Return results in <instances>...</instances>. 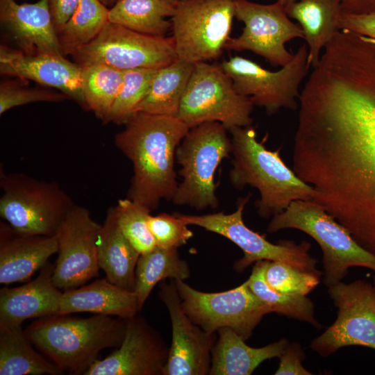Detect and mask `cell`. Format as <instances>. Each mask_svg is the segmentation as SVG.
<instances>
[{
    "label": "cell",
    "mask_w": 375,
    "mask_h": 375,
    "mask_svg": "<svg viewBox=\"0 0 375 375\" xmlns=\"http://www.w3.org/2000/svg\"><path fill=\"white\" fill-rule=\"evenodd\" d=\"M235 17L244 24L242 33L229 38L224 49L251 51L265 58L272 65L283 67L294 56L285 44L303 38L299 24L290 19L285 7L277 1L260 4L249 0H234Z\"/></svg>",
    "instance_id": "cell-15"
},
{
    "label": "cell",
    "mask_w": 375,
    "mask_h": 375,
    "mask_svg": "<svg viewBox=\"0 0 375 375\" xmlns=\"http://www.w3.org/2000/svg\"><path fill=\"white\" fill-rule=\"evenodd\" d=\"M231 134V184L242 190L249 185L257 189L260 198L256 202L258 214L272 217L285 210L297 200H310L313 188L288 167L279 151L268 150L258 142L252 126L233 127Z\"/></svg>",
    "instance_id": "cell-4"
},
{
    "label": "cell",
    "mask_w": 375,
    "mask_h": 375,
    "mask_svg": "<svg viewBox=\"0 0 375 375\" xmlns=\"http://www.w3.org/2000/svg\"><path fill=\"white\" fill-rule=\"evenodd\" d=\"M266 261H257L253 266L247 280L251 291L270 308L272 312L307 322L319 328L321 324L315 319V305L310 299L280 292L267 283L264 276Z\"/></svg>",
    "instance_id": "cell-33"
},
{
    "label": "cell",
    "mask_w": 375,
    "mask_h": 375,
    "mask_svg": "<svg viewBox=\"0 0 375 375\" xmlns=\"http://www.w3.org/2000/svg\"><path fill=\"white\" fill-rule=\"evenodd\" d=\"M101 224L88 208L75 204L60 226L56 238L58 250L52 280L60 290L85 285L99 276L97 239Z\"/></svg>",
    "instance_id": "cell-16"
},
{
    "label": "cell",
    "mask_w": 375,
    "mask_h": 375,
    "mask_svg": "<svg viewBox=\"0 0 375 375\" xmlns=\"http://www.w3.org/2000/svg\"><path fill=\"white\" fill-rule=\"evenodd\" d=\"M290 18L302 28L308 50V61L314 67L328 42L340 30L341 0H299L285 8Z\"/></svg>",
    "instance_id": "cell-26"
},
{
    "label": "cell",
    "mask_w": 375,
    "mask_h": 375,
    "mask_svg": "<svg viewBox=\"0 0 375 375\" xmlns=\"http://www.w3.org/2000/svg\"><path fill=\"white\" fill-rule=\"evenodd\" d=\"M54 264L49 262L28 283L0 290V324H22L31 318L58 315L62 292L52 280Z\"/></svg>",
    "instance_id": "cell-22"
},
{
    "label": "cell",
    "mask_w": 375,
    "mask_h": 375,
    "mask_svg": "<svg viewBox=\"0 0 375 375\" xmlns=\"http://www.w3.org/2000/svg\"><path fill=\"white\" fill-rule=\"evenodd\" d=\"M125 321L119 347L97 360L85 375H163L169 349L165 340L142 316Z\"/></svg>",
    "instance_id": "cell-18"
},
{
    "label": "cell",
    "mask_w": 375,
    "mask_h": 375,
    "mask_svg": "<svg viewBox=\"0 0 375 375\" xmlns=\"http://www.w3.org/2000/svg\"><path fill=\"white\" fill-rule=\"evenodd\" d=\"M164 1H167L169 3H171L172 5H176L178 0H164Z\"/></svg>",
    "instance_id": "cell-45"
},
{
    "label": "cell",
    "mask_w": 375,
    "mask_h": 375,
    "mask_svg": "<svg viewBox=\"0 0 375 375\" xmlns=\"http://www.w3.org/2000/svg\"><path fill=\"white\" fill-rule=\"evenodd\" d=\"M322 274L296 269L278 261H266L264 276L274 290L287 294L306 296L317 288Z\"/></svg>",
    "instance_id": "cell-36"
},
{
    "label": "cell",
    "mask_w": 375,
    "mask_h": 375,
    "mask_svg": "<svg viewBox=\"0 0 375 375\" xmlns=\"http://www.w3.org/2000/svg\"><path fill=\"white\" fill-rule=\"evenodd\" d=\"M34 347L22 324H0V375H60L64 373Z\"/></svg>",
    "instance_id": "cell-27"
},
{
    "label": "cell",
    "mask_w": 375,
    "mask_h": 375,
    "mask_svg": "<svg viewBox=\"0 0 375 375\" xmlns=\"http://www.w3.org/2000/svg\"><path fill=\"white\" fill-rule=\"evenodd\" d=\"M66 98L67 96L60 92L26 88L12 82H3L0 86V115L18 106L38 101L59 102Z\"/></svg>",
    "instance_id": "cell-38"
},
{
    "label": "cell",
    "mask_w": 375,
    "mask_h": 375,
    "mask_svg": "<svg viewBox=\"0 0 375 375\" xmlns=\"http://www.w3.org/2000/svg\"><path fill=\"white\" fill-rule=\"evenodd\" d=\"M338 28L340 30H347L366 36L375 41V10L363 14L341 13Z\"/></svg>",
    "instance_id": "cell-40"
},
{
    "label": "cell",
    "mask_w": 375,
    "mask_h": 375,
    "mask_svg": "<svg viewBox=\"0 0 375 375\" xmlns=\"http://www.w3.org/2000/svg\"><path fill=\"white\" fill-rule=\"evenodd\" d=\"M148 226L156 246L161 247L178 248L187 244L193 236L188 225L176 214L162 212L155 216L150 215Z\"/></svg>",
    "instance_id": "cell-37"
},
{
    "label": "cell",
    "mask_w": 375,
    "mask_h": 375,
    "mask_svg": "<svg viewBox=\"0 0 375 375\" xmlns=\"http://www.w3.org/2000/svg\"><path fill=\"white\" fill-rule=\"evenodd\" d=\"M175 5L164 0H118L109 9L108 20L134 31L164 37L172 28Z\"/></svg>",
    "instance_id": "cell-30"
},
{
    "label": "cell",
    "mask_w": 375,
    "mask_h": 375,
    "mask_svg": "<svg viewBox=\"0 0 375 375\" xmlns=\"http://www.w3.org/2000/svg\"><path fill=\"white\" fill-rule=\"evenodd\" d=\"M80 67L86 108L106 124L112 106L121 89L124 71L104 64Z\"/></svg>",
    "instance_id": "cell-32"
},
{
    "label": "cell",
    "mask_w": 375,
    "mask_h": 375,
    "mask_svg": "<svg viewBox=\"0 0 375 375\" xmlns=\"http://www.w3.org/2000/svg\"><path fill=\"white\" fill-rule=\"evenodd\" d=\"M253 106L249 97L237 92L220 64L201 62L194 64L176 117L190 128L217 122L228 130L251 126Z\"/></svg>",
    "instance_id": "cell-9"
},
{
    "label": "cell",
    "mask_w": 375,
    "mask_h": 375,
    "mask_svg": "<svg viewBox=\"0 0 375 375\" xmlns=\"http://www.w3.org/2000/svg\"><path fill=\"white\" fill-rule=\"evenodd\" d=\"M0 216L26 234L56 235L75 203L57 182L24 173L7 174L0 166Z\"/></svg>",
    "instance_id": "cell-6"
},
{
    "label": "cell",
    "mask_w": 375,
    "mask_h": 375,
    "mask_svg": "<svg viewBox=\"0 0 375 375\" xmlns=\"http://www.w3.org/2000/svg\"><path fill=\"white\" fill-rule=\"evenodd\" d=\"M174 281L185 312L208 333H216L227 327L246 341L263 317L272 312L251 291L247 281L235 288L219 292H201L183 280Z\"/></svg>",
    "instance_id": "cell-11"
},
{
    "label": "cell",
    "mask_w": 375,
    "mask_h": 375,
    "mask_svg": "<svg viewBox=\"0 0 375 375\" xmlns=\"http://www.w3.org/2000/svg\"><path fill=\"white\" fill-rule=\"evenodd\" d=\"M177 249L156 246L140 255L135 268L134 293L140 309L159 282L167 278L185 281L190 277L189 264L181 258Z\"/></svg>",
    "instance_id": "cell-29"
},
{
    "label": "cell",
    "mask_w": 375,
    "mask_h": 375,
    "mask_svg": "<svg viewBox=\"0 0 375 375\" xmlns=\"http://www.w3.org/2000/svg\"><path fill=\"white\" fill-rule=\"evenodd\" d=\"M72 56L79 66L104 64L123 71L160 69L178 59L172 37L140 33L109 21L94 40Z\"/></svg>",
    "instance_id": "cell-13"
},
{
    "label": "cell",
    "mask_w": 375,
    "mask_h": 375,
    "mask_svg": "<svg viewBox=\"0 0 375 375\" xmlns=\"http://www.w3.org/2000/svg\"><path fill=\"white\" fill-rule=\"evenodd\" d=\"M114 207L121 231L140 254L156 247L148 226L149 208L127 197L118 200Z\"/></svg>",
    "instance_id": "cell-35"
},
{
    "label": "cell",
    "mask_w": 375,
    "mask_h": 375,
    "mask_svg": "<svg viewBox=\"0 0 375 375\" xmlns=\"http://www.w3.org/2000/svg\"><path fill=\"white\" fill-rule=\"evenodd\" d=\"M328 295L337 308V317L310 348L323 357L342 347L361 346L375 350V288L372 283L358 279L342 281L328 288Z\"/></svg>",
    "instance_id": "cell-14"
},
{
    "label": "cell",
    "mask_w": 375,
    "mask_h": 375,
    "mask_svg": "<svg viewBox=\"0 0 375 375\" xmlns=\"http://www.w3.org/2000/svg\"><path fill=\"white\" fill-rule=\"evenodd\" d=\"M0 22L24 53L63 55L47 0L22 4L15 0H0Z\"/></svg>",
    "instance_id": "cell-20"
},
{
    "label": "cell",
    "mask_w": 375,
    "mask_h": 375,
    "mask_svg": "<svg viewBox=\"0 0 375 375\" xmlns=\"http://www.w3.org/2000/svg\"><path fill=\"white\" fill-rule=\"evenodd\" d=\"M305 353L299 342L288 344L279 357L280 362L275 375H312L302 365Z\"/></svg>",
    "instance_id": "cell-39"
},
{
    "label": "cell",
    "mask_w": 375,
    "mask_h": 375,
    "mask_svg": "<svg viewBox=\"0 0 375 375\" xmlns=\"http://www.w3.org/2000/svg\"><path fill=\"white\" fill-rule=\"evenodd\" d=\"M109 9L99 0H81L57 33L62 54L72 56L94 40L109 21Z\"/></svg>",
    "instance_id": "cell-31"
},
{
    "label": "cell",
    "mask_w": 375,
    "mask_h": 375,
    "mask_svg": "<svg viewBox=\"0 0 375 375\" xmlns=\"http://www.w3.org/2000/svg\"><path fill=\"white\" fill-rule=\"evenodd\" d=\"M251 194L240 198L236 210L229 214L224 212L201 215L176 214L187 225L197 226L227 238L243 252V257L234 264L238 272H244L259 260L278 261L301 271L323 274L317 268V260L309 251L310 242L280 240L277 244L269 242L265 235L249 228L243 220V212Z\"/></svg>",
    "instance_id": "cell-8"
},
{
    "label": "cell",
    "mask_w": 375,
    "mask_h": 375,
    "mask_svg": "<svg viewBox=\"0 0 375 375\" xmlns=\"http://www.w3.org/2000/svg\"><path fill=\"white\" fill-rule=\"evenodd\" d=\"M308 58V47L303 44L290 62L276 72L238 56L220 65L238 93L249 97L254 106L263 108L268 115H274L283 108L294 110L299 108V87L310 67Z\"/></svg>",
    "instance_id": "cell-12"
},
{
    "label": "cell",
    "mask_w": 375,
    "mask_h": 375,
    "mask_svg": "<svg viewBox=\"0 0 375 375\" xmlns=\"http://www.w3.org/2000/svg\"><path fill=\"white\" fill-rule=\"evenodd\" d=\"M103 5L107 7L113 6L118 0H99Z\"/></svg>",
    "instance_id": "cell-44"
},
{
    "label": "cell",
    "mask_w": 375,
    "mask_h": 375,
    "mask_svg": "<svg viewBox=\"0 0 375 375\" xmlns=\"http://www.w3.org/2000/svg\"><path fill=\"white\" fill-rule=\"evenodd\" d=\"M158 297L167 309L172 329L163 375L209 374L217 333L205 331L189 318L182 308L174 279L160 282Z\"/></svg>",
    "instance_id": "cell-17"
},
{
    "label": "cell",
    "mask_w": 375,
    "mask_h": 375,
    "mask_svg": "<svg viewBox=\"0 0 375 375\" xmlns=\"http://www.w3.org/2000/svg\"><path fill=\"white\" fill-rule=\"evenodd\" d=\"M227 130L219 122H205L190 128L183 138L175 154L182 178L172 200L175 205L197 210L217 208L215 172L231 153Z\"/></svg>",
    "instance_id": "cell-7"
},
{
    "label": "cell",
    "mask_w": 375,
    "mask_h": 375,
    "mask_svg": "<svg viewBox=\"0 0 375 375\" xmlns=\"http://www.w3.org/2000/svg\"><path fill=\"white\" fill-rule=\"evenodd\" d=\"M124 124L114 143L133 165L127 198L156 210L175 194L176 150L190 128L176 117L144 112L133 113Z\"/></svg>",
    "instance_id": "cell-2"
},
{
    "label": "cell",
    "mask_w": 375,
    "mask_h": 375,
    "mask_svg": "<svg viewBox=\"0 0 375 375\" xmlns=\"http://www.w3.org/2000/svg\"><path fill=\"white\" fill-rule=\"evenodd\" d=\"M98 262L106 277L121 288L134 292L135 268L140 253L121 231L115 207L108 209L97 239Z\"/></svg>",
    "instance_id": "cell-25"
},
{
    "label": "cell",
    "mask_w": 375,
    "mask_h": 375,
    "mask_svg": "<svg viewBox=\"0 0 375 375\" xmlns=\"http://www.w3.org/2000/svg\"><path fill=\"white\" fill-rule=\"evenodd\" d=\"M301 231L319 244L322 252L323 281L326 287L341 282L354 267L375 272V255L362 247L349 231L312 199L297 200L272 217L267 231Z\"/></svg>",
    "instance_id": "cell-5"
},
{
    "label": "cell",
    "mask_w": 375,
    "mask_h": 375,
    "mask_svg": "<svg viewBox=\"0 0 375 375\" xmlns=\"http://www.w3.org/2000/svg\"><path fill=\"white\" fill-rule=\"evenodd\" d=\"M277 1L283 7H285V8H286L294 2H296L297 0H277Z\"/></svg>",
    "instance_id": "cell-43"
},
{
    "label": "cell",
    "mask_w": 375,
    "mask_h": 375,
    "mask_svg": "<svg viewBox=\"0 0 375 375\" xmlns=\"http://www.w3.org/2000/svg\"><path fill=\"white\" fill-rule=\"evenodd\" d=\"M81 0H47L53 24L58 33L76 10Z\"/></svg>",
    "instance_id": "cell-41"
},
{
    "label": "cell",
    "mask_w": 375,
    "mask_h": 375,
    "mask_svg": "<svg viewBox=\"0 0 375 375\" xmlns=\"http://www.w3.org/2000/svg\"><path fill=\"white\" fill-rule=\"evenodd\" d=\"M292 169L375 255V67L342 71L314 94L298 118Z\"/></svg>",
    "instance_id": "cell-1"
},
{
    "label": "cell",
    "mask_w": 375,
    "mask_h": 375,
    "mask_svg": "<svg viewBox=\"0 0 375 375\" xmlns=\"http://www.w3.org/2000/svg\"><path fill=\"white\" fill-rule=\"evenodd\" d=\"M0 72L58 90L87 109L81 68L63 55L44 52L28 54L3 44L0 47Z\"/></svg>",
    "instance_id": "cell-19"
},
{
    "label": "cell",
    "mask_w": 375,
    "mask_h": 375,
    "mask_svg": "<svg viewBox=\"0 0 375 375\" xmlns=\"http://www.w3.org/2000/svg\"><path fill=\"white\" fill-rule=\"evenodd\" d=\"M140 310L134 292L121 288L106 277L62 292L58 315L91 312L127 319Z\"/></svg>",
    "instance_id": "cell-23"
},
{
    "label": "cell",
    "mask_w": 375,
    "mask_h": 375,
    "mask_svg": "<svg viewBox=\"0 0 375 375\" xmlns=\"http://www.w3.org/2000/svg\"><path fill=\"white\" fill-rule=\"evenodd\" d=\"M212 350L210 375H250L264 361L279 358L288 345L285 338L253 348L230 328L217 331Z\"/></svg>",
    "instance_id": "cell-24"
},
{
    "label": "cell",
    "mask_w": 375,
    "mask_h": 375,
    "mask_svg": "<svg viewBox=\"0 0 375 375\" xmlns=\"http://www.w3.org/2000/svg\"><path fill=\"white\" fill-rule=\"evenodd\" d=\"M342 13L363 14L375 10V0H341Z\"/></svg>",
    "instance_id": "cell-42"
},
{
    "label": "cell",
    "mask_w": 375,
    "mask_h": 375,
    "mask_svg": "<svg viewBox=\"0 0 375 375\" xmlns=\"http://www.w3.org/2000/svg\"><path fill=\"white\" fill-rule=\"evenodd\" d=\"M194 67V64L177 59L159 69L148 93L138 104L135 112L177 117Z\"/></svg>",
    "instance_id": "cell-28"
},
{
    "label": "cell",
    "mask_w": 375,
    "mask_h": 375,
    "mask_svg": "<svg viewBox=\"0 0 375 375\" xmlns=\"http://www.w3.org/2000/svg\"><path fill=\"white\" fill-rule=\"evenodd\" d=\"M125 330V319L67 314L37 318L24 331L35 347L63 372L85 375L101 351L119 347Z\"/></svg>",
    "instance_id": "cell-3"
},
{
    "label": "cell",
    "mask_w": 375,
    "mask_h": 375,
    "mask_svg": "<svg viewBox=\"0 0 375 375\" xmlns=\"http://www.w3.org/2000/svg\"><path fill=\"white\" fill-rule=\"evenodd\" d=\"M233 17L234 0H178L171 19L178 59L192 64L217 59Z\"/></svg>",
    "instance_id": "cell-10"
},
{
    "label": "cell",
    "mask_w": 375,
    "mask_h": 375,
    "mask_svg": "<svg viewBox=\"0 0 375 375\" xmlns=\"http://www.w3.org/2000/svg\"><path fill=\"white\" fill-rule=\"evenodd\" d=\"M159 69L126 70L121 89L112 106L106 123L124 124L148 93Z\"/></svg>",
    "instance_id": "cell-34"
},
{
    "label": "cell",
    "mask_w": 375,
    "mask_h": 375,
    "mask_svg": "<svg viewBox=\"0 0 375 375\" xmlns=\"http://www.w3.org/2000/svg\"><path fill=\"white\" fill-rule=\"evenodd\" d=\"M58 250L56 235L20 233L0 222V283L28 280Z\"/></svg>",
    "instance_id": "cell-21"
},
{
    "label": "cell",
    "mask_w": 375,
    "mask_h": 375,
    "mask_svg": "<svg viewBox=\"0 0 375 375\" xmlns=\"http://www.w3.org/2000/svg\"><path fill=\"white\" fill-rule=\"evenodd\" d=\"M372 284L375 288V272H374V274L373 275V280H372Z\"/></svg>",
    "instance_id": "cell-46"
}]
</instances>
